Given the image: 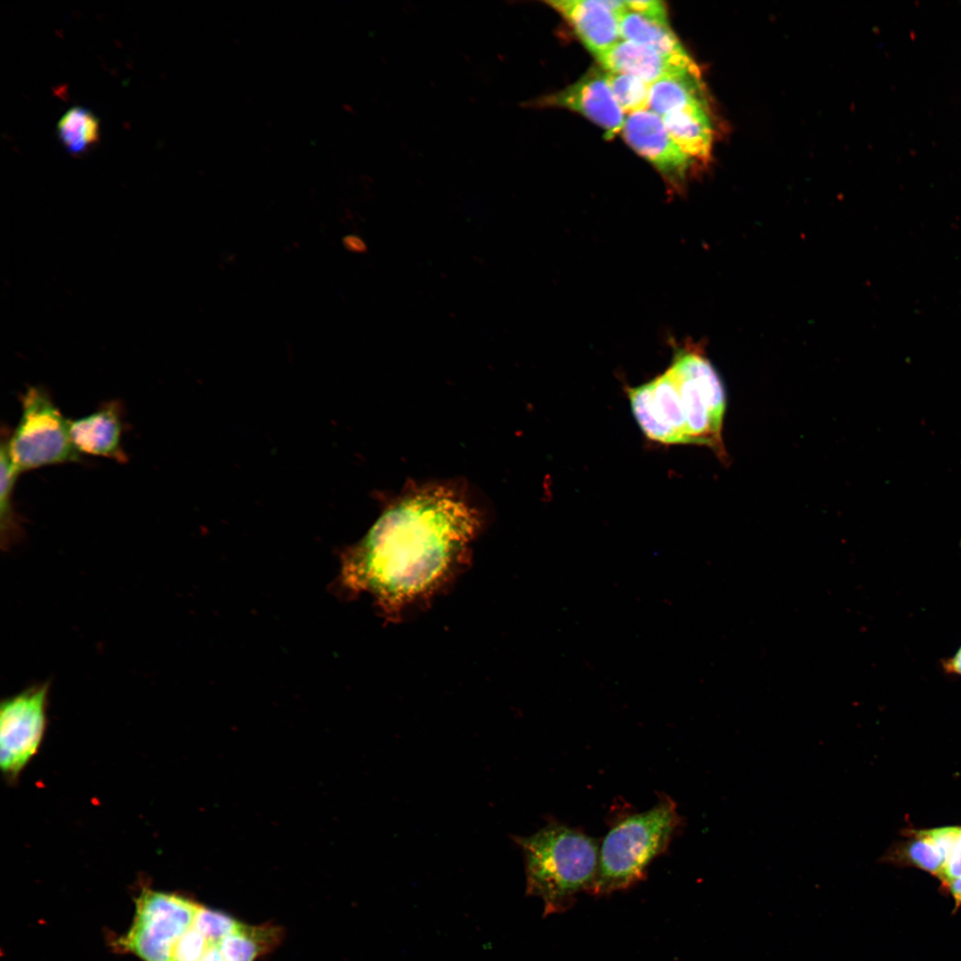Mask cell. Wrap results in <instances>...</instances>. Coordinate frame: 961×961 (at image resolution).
I'll use <instances>...</instances> for the list:
<instances>
[{
    "instance_id": "12",
    "label": "cell",
    "mask_w": 961,
    "mask_h": 961,
    "mask_svg": "<svg viewBox=\"0 0 961 961\" xmlns=\"http://www.w3.org/2000/svg\"><path fill=\"white\" fill-rule=\"evenodd\" d=\"M547 5L560 13L594 57L621 39L618 17L604 0H553Z\"/></svg>"
},
{
    "instance_id": "10",
    "label": "cell",
    "mask_w": 961,
    "mask_h": 961,
    "mask_svg": "<svg viewBox=\"0 0 961 961\" xmlns=\"http://www.w3.org/2000/svg\"><path fill=\"white\" fill-rule=\"evenodd\" d=\"M595 58L607 71L629 74L649 85L669 76L700 72L689 54L666 55L626 40H620Z\"/></svg>"
},
{
    "instance_id": "8",
    "label": "cell",
    "mask_w": 961,
    "mask_h": 961,
    "mask_svg": "<svg viewBox=\"0 0 961 961\" xmlns=\"http://www.w3.org/2000/svg\"><path fill=\"white\" fill-rule=\"evenodd\" d=\"M621 132L626 142L652 164L672 188H682L694 164L674 142L660 116L650 109L627 115Z\"/></svg>"
},
{
    "instance_id": "26",
    "label": "cell",
    "mask_w": 961,
    "mask_h": 961,
    "mask_svg": "<svg viewBox=\"0 0 961 961\" xmlns=\"http://www.w3.org/2000/svg\"><path fill=\"white\" fill-rule=\"evenodd\" d=\"M955 902V910L961 907V877L944 885Z\"/></svg>"
},
{
    "instance_id": "1",
    "label": "cell",
    "mask_w": 961,
    "mask_h": 961,
    "mask_svg": "<svg viewBox=\"0 0 961 961\" xmlns=\"http://www.w3.org/2000/svg\"><path fill=\"white\" fill-rule=\"evenodd\" d=\"M478 526L476 513L450 490L414 492L386 510L344 555L343 583L399 616L455 576Z\"/></svg>"
},
{
    "instance_id": "16",
    "label": "cell",
    "mask_w": 961,
    "mask_h": 961,
    "mask_svg": "<svg viewBox=\"0 0 961 961\" xmlns=\"http://www.w3.org/2000/svg\"><path fill=\"white\" fill-rule=\"evenodd\" d=\"M282 936L283 932L276 925L241 924L217 945L223 961H254L276 948Z\"/></svg>"
},
{
    "instance_id": "28",
    "label": "cell",
    "mask_w": 961,
    "mask_h": 961,
    "mask_svg": "<svg viewBox=\"0 0 961 961\" xmlns=\"http://www.w3.org/2000/svg\"><path fill=\"white\" fill-rule=\"evenodd\" d=\"M199 961H223L217 944H211Z\"/></svg>"
},
{
    "instance_id": "2",
    "label": "cell",
    "mask_w": 961,
    "mask_h": 961,
    "mask_svg": "<svg viewBox=\"0 0 961 961\" xmlns=\"http://www.w3.org/2000/svg\"><path fill=\"white\" fill-rule=\"evenodd\" d=\"M634 416L642 432L664 444H696L725 457L722 430L726 395L704 350L692 343L676 351L668 368L627 389Z\"/></svg>"
},
{
    "instance_id": "27",
    "label": "cell",
    "mask_w": 961,
    "mask_h": 961,
    "mask_svg": "<svg viewBox=\"0 0 961 961\" xmlns=\"http://www.w3.org/2000/svg\"><path fill=\"white\" fill-rule=\"evenodd\" d=\"M343 241L346 248L350 251L361 253L367 249L364 241L359 237L350 235Z\"/></svg>"
},
{
    "instance_id": "11",
    "label": "cell",
    "mask_w": 961,
    "mask_h": 961,
    "mask_svg": "<svg viewBox=\"0 0 961 961\" xmlns=\"http://www.w3.org/2000/svg\"><path fill=\"white\" fill-rule=\"evenodd\" d=\"M124 425L121 406L110 401L85 416L69 420L72 444L80 454L126 462L122 448Z\"/></svg>"
},
{
    "instance_id": "24",
    "label": "cell",
    "mask_w": 961,
    "mask_h": 961,
    "mask_svg": "<svg viewBox=\"0 0 961 961\" xmlns=\"http://www.w3.org/2000/svg\"><path fill=\"white\" fill-rule=\"evenodd\" d=\"M959 877H961V828L939 879L944 886Z\"/></svg>"
},
{
    "instance_id": "22",
    "label": "cell",
    "mask_w": 961,
    "mask_h": 961,
    "mask_svg": "<svg viewBox=\"0 0 961 961\" xmlns=\"http://www.w3.org/2000/svg\"><path fill=\"white\" fill-rule=\"evenodd\" d=\"M211 943L193 925L177 941L173 954V961H199Z\"/></svg>"
},
{
    "instance_id": "14",
    "label": "cell",
    "mask_w": 961,
    "mask_h": 961,
    "mask_svg": "<svg viewBox=\"0 0 961 961\" xmlns=\"http://www.w3.org/2000/svg\"><path fill=\"white\" fill-rule=\"evenodd\" d=\"M695 106H709L700 72L669 76L650 85L649 109L661 117Z\"/></svg>"
},
{
    "instance_id": "5",
    "label": "cell",
    "mask_w": 961,
    "mask_h": 961,
    "mask_svg": "<svg viewBox=\"0 0 961 961\" xmlns=\"http://www.w3.org/2000/svg\"><path fill=\"white\" fill-rule=\"evenodd\" d=\"M7 448L12 466L20 472L43 466L78 462L67 419L49 394L40 387H29L21 397V416Z\"/></svg>"
},
{
    "instance_id": "6",
    "label": "cell",
    "mask_w": 961,
    "mask_h": 961,
    "mask_svg": "<svg viewBox=\"0 0 961 961\" xmlns=\"http://www.w3.org/2000/svg\"><path fill=\"white\" fill-rule=\"evenodd\" d=\"M199 906L177 894L142 891L125 946L145 961H173L174 946L191 927Z\"/></svg>"
},
{
    "instance_id": "19",
    "label": "cell",
    "mask_w": 961,
    "mask_h": 961,
    "mask_svg": "<svg viewBox=\"0 0 961 961\" xmlns=\"http://www.w3.org/2000/svg\"><path fill=\"white\" fill-rule=\"evenodd\" d=\"M6 438L7 433H3L0 452V527L2 545L7 546L20 536V526L12 505L13 489L19 473L12 464Z\"/></svg>"
},
{
    "instance_id": "15",
    "label": "cell",
    "mask_w": 961,
    "mask_h": 961,
    "mask_svg": "<svg viewBox=\"0 0 961 961\" xmlns=\"http://www.w3.org/2000/svg\"><path fill=\"white\" fill-rule=\"evenodd\" d=\"M881 861L909 865L940 878L947 861V853L933 828L922 829L912 832L907 842L889 849Z\"/></svg>"
},
{
    "instance_id": "13",
    "label": "cell",
    "mask_w": 961,
    "mask_h": 961,
    "mask_svg": "<svg viewBox=\"0 0 961 961\" xmlns=\"http://www.w3.org/2000/svg\"><path fill=\"white\" fill-rule=\"evenodd\" d=\"M662 118L674 142L694 165H706L710 160L714 127L709 106L687 108Z\"/></svg>"
},
{
    "instance_id": "20",
    "label": "cell",
    "mask_w": 961,
    "mask_h": 961,
    "mask_svg": "<svg viewBox=\"0 0 961 961\" xmlns=\"http://www.w3.org/2000/svg\"><path fill=\"white\" fill-rule=\"evenodd\" d=\"M605 76L613 97L625 115L649 109L650 85L625 73L607 71Z\"/></svg>"
},
{
    "instance_id": "21",
    "label": "cell",
    "mask_w": 961,
    "mask_h": 961,
    "mask_svg": "<svg viewBox=\"0 0 961 961\" xmlns=\"http://www.w3.org/2000/svg\"><path fill=\"white\" fill-rule=\"evenodd\" d=\"M192 925L211 944H218L224 937L237 931L241 923L229 915L199 906Z\"/></svg>"
},
{
    "instance_id": "7",
    "label": "cell",
    "mask_w": 961,
    "mask_h": 961,
    "mask_svg": "<svg viewBox=\"0 0 961 961\" xmlns=\"http://www.w3.org/2000/svg\"><path fill=\"white\" fill-rule=\"evenodd\" d=\"M49 683L33 685L4 699L0 708V766L11 780L37 753L46 728Z\"/></svg>"
},
{
    "instance_id": "9",
    "label": "cell",
    "mask_w": 961,
    "mask_h": 961,
    "mask_svg": "<svg viewBox=\"0 0 961 961\" xmlns=\"http://www.w3.org/2000/svg\"><path fill=\"white\" fill-rule=\"evenodd\" d=\"M531 107H559L576 111L605 130L608 138L622 131L626 117L608 85L605 72L591 70L566 88L527 103Z\"/></svg>"
},
{
    "instance_id": "4",
    "label": "cell",
    "mask_w": 961,
    "mask_h": 961,
    "mask_svg": "<svg viewBox=\"0 0 961 961\" xmlns=\"http://www.w3.org/2000/svg\"><path fill=\"white\" fill-rule=\"evenodd\" d=\"M682 826L677 805L667 795L645 812L617 820L600 843L598 871L590 894L608 895L642 881Z\"/></svg>"
},
{
    "instance_id": "17",
    "label": "cell",
    "mask_w": 961,
    "mask_h": 961,
    "mask_svg": "<svg viewBox=\"0 0 961 961\" xmlns=\"http://www.w3.org/2000/svg\"><path fill=\"white\" fill-rule=\"evenodd\" d=\"M618 24L622 40L644 44L666 55L688 54L669 24L655 21L628 10L620 15Z\"/></svg>"
},
{
    "instance_id": "18",
    "label": "cell",
    "mask_w": 961,
    "mask_h": 961,
    "mask_svg": "<svg viewBox=\"0 0 961 961\" xmlns=\"http://www.w3.org/2000/svg\"><path fill=\"white\" fill-rule=\"evenodd\" d=\"M57 133L65 149L73 156H78L99 141L100 123L89 109L76 106L61 117Z\"/></svg>"
},
{
    "instance_id": "23",
    "label": "cell",
    "mask_w": 961,
    "mask_h": 961,
    "mask_svg": "<svg viewBox=\"0 0 961 961\" xmlns=\"http://www.w3.org/2000/svg\"><path fill=\"white\" fill-rule=\"evenodd\" d=\"M627 10L655 21L668 24L667 12L664 3L658 0L626 1Z\"/></svg>"
},
{
    "instance_id": "3",
    "label": "cell",
    "mask_w": 961,
    "mask_h": 961,
    "mask_svg": "<svg viewBox=\"0 0 961 961\" xmlns=\"http://www.w3.org/2000/svg\"><path fill=\"white\" fill-rule=\"evenodd\" d=\"M525 863L526 892L539 898L544 914L562 913L596 879L600 843L576 828L549 820L536 833L513 836Z\"/></svg>"
},
{
    "instance_id": "25",
    "label": "cell",
    "mask_w": 961,
    "mask_h": 961,
    "mask_svg": "<svg viewBox=\"0 0 961 961\" xmlns=\"http://www.w3.org/2000/svg\"><path fill=\"white\" fill-rule=\"evenodd\" d=\"M941 665L947 675L961 676V646L952 657L942 659Z\"/></svg>"
}]
</instances>
